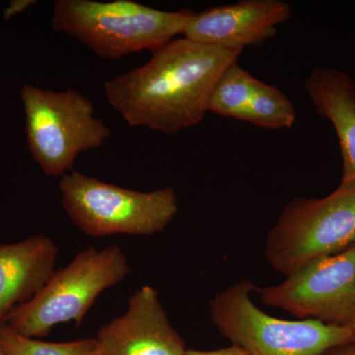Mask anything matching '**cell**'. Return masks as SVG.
I'll return each mask as SVG.
<instances>
[{
	"mask_svg": "<svg viewBox=\"0 0 355 355\" xmlns=\"http://www.w3.org/2000/svg\"><path fill=\"white\" fill-rule=\"evenodd\" d=\"M241 53L174 39L146 64L107 81L105 94L132 127L176 135L205 119L214 86Z\"/></svg>",
	"mask_w": 355,
	"mask_h": 355,
	"instance_id": "1",
	"label": "cell"
},
{
	"mask_svg": "<svg viewBox=\"0 0 355 355\" xmlns=\"http://www.w3.org/2000/svg\"><path fill=\"white\" fill-rule=\"evenodd\" d=\"M193 11H164L132 0H57L51 27L90 49L98 57L121 60L157 50L184 35Z\"/></svg>",
	"mask_w": 355,
	"mask_h": 355,
	"instance_id": "2",
	"label": "cell"
},
{
	"mask_svg": "<svg viewBox=\"0 0 355 355\" xmlns=\"http://www.w3.org/2000/svg\"><path fill=\"white\" fill-rule=\"evenodd\" d=\"M254 288L251 280H240L217 292L209 302L210 317L219 333L250 355H326L354 342V333L343 324L270 316L252 300Z\"/></svg>",
	"mask_w": 355,
	"mask_h": 355,
	"instance_id": "3",
	"label": "cell"
},
{
	"mask_svg": "<svg viewBox=\"0 0 355 355\" xmlns=\"http://www.w3.org/2000/svg\"><path fill=\"white\" fill-rule=\"evenodd\" d=\"M130 272L127 254L119 245L86 248L69 265L55 270L31 300L15 308L6 324L21 335L36 338L48 336L58 324L74 322L79 326L103 292Z\"/></svg>",
	"mask_w": 355,
	"mask_h": 355,
	"instance_id": "4",
	"label": "cell"
},
{
	"mask_svg": "<svg viewBox=\"0 0 355 355\" xmlns=\"http://www.w3.org/2000/svg\"><path fill=\"white\" fill-rule=\"evenodd\" d=\"M58 187L70 220L91 237L157 234L179 211L172 187L144 193L76 171L60 177Z\"/></svg>",
	"mask_w": 355,
	"mask_h": 355,
	"instance_id": "5",
	"label": "cell"
},
{
	"mask_svg": "<svg viewBox=\"0 0 355 355\" xmlns=\"http://www.w3.org/2000/svg\"><path fill=\"white\" fill-rule=\"evenodd\" d=\"M28 149L44 174L73 171L77 156L101 147L111 128L96 116L94 105L76 89L48 90L26 84L21 90Z\"/></svg>",
	"mask_w": 355,
	"mask_h": 355,
	"instance_id": "6",
	"label": "cell"
},
{
	"mask_svg": "<svg viewBox=\"0 0 355 355\" xmlns=\"http://www.w3.org/2000/svg\"><path fill=\"white\" fill-rule=\"evenodd\" d=\"M355 245V184L340 183L323 198L287 203L266 240V258L282 275Z\"/></svg>",
	"mask_w": 355,
	"mask_h": 355,
	"instance_id": "7",
	"label": "cell"
},
{
	"mask_svg": "<svg viewBox=\"0 0 355 355\" xmlns=\"http://www.w3.org/2000/svg\"><path fill=\"white\" fill-rule=\"evenodd\" d=\"M261 302L303 319L343 324L355 309V245L287 275L282 284L254 288Z\"/></svg>",
	"mask_w": 355,
	"mask_h": 355,
	"instance_id": "8",
	"label": "cell"
},
{
	"mask_svg": "<svg viewBox=\"0 0 355 355\" xmlns=\"http://www.w3.org/2000/svg\"><path fill=\"white\" fill-rule=\"evenodd\" d=\"M95 338L100 355H186L188 350L150 286L137 289L125 312L100 328Z\"/></svg>",
	"mask_w": 355,
	"mask_h": 355,
	"instance_id": "9",
	"label": "cell"
},
{
	"mask_svg": "<svg viewBox=\"0 0 355 355\" xmlns=\"http://www.w3.org/2000/svg\"><path fill=\"white\" fill-rule=\"evenodd\" d=\"M292 7L282 0H243L193 12L183 37L225 50L260 46L291 19Z\"/></svg>",
	"mask_w": 355,
	"mask_h": 355,
	"instance_id": "10",
	"label": "cell"
},
{
	"mask_svg": "<svg viewBox=\"0 0 355 355\" xmlns=\"http://www.w3.org/2000/svg\"><path fill=\"white\" fill-rule=\"evenodd\" d=\"M58 248L48 236L0 244V324L31 300L55 272Z\"/></svg>",
	"mask_w": 355,
	"mask_h": 355,
	"instance_id": "11",
	"label": "cell"
},
{
	"mask_svg": "<svg viewBox=\"0 0 355 355\" xmlns=\"http://www.w3.org/2000/svg\"><path fill=\"white\" fill-rule=\"evenodd\" d=\"M306 92L318 114L331 123L343 159L340 183L355 184V83L345 72L315 67L305 79Z\"/></svg>",
	"mask_w": 355,
	"mask_h": 355,
	"instance_id": "12",
	"label": "cell"
},
{
	"mask_svg": "<svg viewBox=\"0 0 355 355\" xmlns=\"http://www.w3.org/2000/svg\"><path fill=\"white\" fill-rule=\"evenodd\" d=\"M256 80V77L240 67L238 62L231 64L214 86L209 112L226 118L244 120Z\"/></svg>",
	"mask_w": 355,
	"mask_h": 355,
	"instance_id": "13",
	"label": "cell"
},
{
	"mask_svg": "<svg viewBox=\"0 0 355 355\" xmlns=\"http://www.w3.org/2000/svg\"><path fill=\"white\" fill-rule=\"evenodd\" d=\"M296 121L293 104L275 86L257 79L244 120L251 125L270 130L291 128Z\"/></svg>",
	"mask_w": 355,
	"mask_h": 355,
	"instance_id": "14",
	"label": "cell"
},
{
	"mask_svg": "<svg viewBox=\"0 0 355 355\" xmlns=\"http://www.w3.org/2000/svg\"><path fill=\"white\" fill-rule=\"evenodd\" d=\"M0 347L7 355H100L96 338L67 343L44 342L0 324Z\"/></svg>",
	"mask_w": 355,
	"mask_h": 355,
	"instance_id": "15",
	"label": "cell"
},
{
	"mask_svg": "<svg viewBox=\"0 0 355 355\" xmlns=\"http://www.w3.org/2000/svg\"><path fill=\"white\" fill-rule=\"evenodd\" d=\"M186 355H250L241 347L231 345L225 349L216 350L188 349Z\"/></svg>",
	"mask_w": 355,
	"mask_h": 355,
	"instance_id": "16",
	"label": "cell"
},
{
	"mask_svg": "<svg viewBox=\"0 0 355 355\" xmlns=\"http://www.w3.org/2000/svg\"><path fill=\"white\" fill-rule=\"evenodd\" d=\"M326 355H355V340L336 347L335 349H331Z\"/></svg>",
	"mask_w": 355,
	"mask_h": 355,
	"instance_id": "17",
	"label": "cell"
},
{
	"mask_svg": "<svg viewBox=\"0 0 355 355\" xmlns=\"http://www.w3.org/2000/svg\"><path fill=\"white\" fill-rule=\"evenodd\" d=\"M30 3L31 2L27 1V2H15V6H11L9 7L8 9H7L6 12V17L9 18L11 17V16L15 15L16 13L20 12V11L24 10L26 7H28L30 6Z\"/></svg>",
	"mask_w": 355,
	"mask_h": 355,
	"instance_id": "18",
	"label": "cell"
},
{
	"mask_svg": "<svg viewBox=\"0 0 355 355\" xmlns=\"http://www.w3.org/2000/svg\"><path fill=\"white\" fill-rule=\"evenodd\" d=\"M343 326L349 327L352 333H354L355 338V309L352 311L349 315V317L343 321Z\"/></svg>",
	"mask_w": 355,
	"mask_h": 355,
	"instance_id": "19",
	"label": "cell"
},
{
	"mask_svg": "<svg viewBox=\"0 0 355 355\" xmlns=\"http://www.w3.org/2000/svg\"><path fill=\"white\" fill-rule=\"evenodd\" d=\"M0 355H7L6 352H3V349H1V347H0Z\"/></svg>",
	"mask_w": 355,
	"mask_h": 355,
	"instance_id": "20",
	"label": "cell"
}]
</instances>
